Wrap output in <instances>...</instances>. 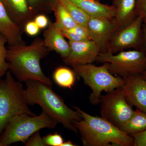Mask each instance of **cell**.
Masks as SVG:
<instances>
[{"label": "cell", "instance_id": "6da1fadb", "mask_svg": "<svg viewBox=\"0 0 146 146\" xmlns=\"http://www.w3.org/2000/svg\"><path fill=\"white\" fill-rule=\"evenodd\" d=\"M50 52L40 38L35 39L29 45L9 46L6 56L9 70L21 82L37 80L52 86V82L45 75L40 64L41 59Z\"/></svg>", "mask_w": 146, "mask_h": 146}, {"label": "cell", "instance_id": "7a4b0ae2", "mask_svg": "<svg viewBox=\"0 0 146 146\" xmlns=\"http://www.w3.org/2000/svg\"><path fill=\"white\" fill-rule=\"evenodd\" d=\"M25 97L28 104L39 105L57 123H61L65 128L72 131L76 135L78 131L74 126L76 120L82 119L81 113L68 107L63 100L53 91L51 85L37 80L25 82Z\"/></svg>", "mask_w": 146, "mask_h": 146}, {"label": "cell", "instance_id": "3957f363", "mask_svg": "<svg viewBox=\"0 0 146 146\" xmlns=\"http://www.w3.org/2000/svg\"><path fill=\"white\" fill-rule=\"evenodd\" d=\"M81 113L82 119L74 123L81 136L83 146H132L134 139L107 120L89 115L76 106L73 107Z\"/></svg>", "mask_w": 146, "mask_h": 146}, {"label": "cell", "instance_id": "277c9868", "mask_svg": "<svg viewBox=\"0 0 146 146\" xmlns=\"http://www.w3.org/2000/svg\"><path fill=\"white\" fill-rule=\"evenodd\" d=\"M5 76L0 80V135L14 116L23 114L35 116L29 107L21 82L15 79L10 71Z\"/></svg>", "mask_w": 146, "mask_h": 146}, {"label": "cell", "instance_id": "5b68a950", "mask_svg": "<svg viewBox=\"0 0 146 146\" xmlns=\"http://www.w3.org/2000/svg\"><path fill=\"white\" fill-rule=\"evenodd\" d=\"M57 123L42 110L38 116L20 114L9 121L0 135V143L8 146L18 142L24 144L36 131L44 128L54 129Z\"/></svg>", "mask_w": 146, "mask_h": 146}, {"label": "cell", "instance_id": "8992f818", "mask_svg": "<svg viewBox=\"0 0 146 146\" xmlns=\"http://www.w3.org/2000/svg\"><path fill=\"white\" fill-rule=\"evenodd\" d=\"M100 66L92 64L73 65V70L76 76L81 78L86 85L92 90L89 100L92 104L100 103L102 92H110L122 86L125 84L124 79L110 72L108 63H105Z\"/></svg>", "mask_w": 146, "mask_h": 146}, {"label": "cell", "instance_id": "52a82bcc", "mask_svg": "<svg viewBox=\"0 0 146 146\" xmlns=\"http://www.w3.org/2000/svg\"><path fill=\"white\" fill-rule=\"evenodd\" d=\"M96 61L108 63L110 72L123 78L146 71V55L141 50H123L116 54L101 52Z\"/></svg>", "mask_w": 146, "mask_h": 146}, {"label": "cell", "instance_id": "ba28073f", "mask_svg": "<svg viewBox=\"0 0 146 146\" xmlns=\"http://www.w3.org/2000/svg\"><path fill=\"white\" fill-rule=\"evenodd\" d=\"M100 103L101 117L119 128L131 117L134 112L127 100L121 86L101 96Z\"/></svg>", "mask_w": 146, "mask_h": 146}, {"label": "cell", "instance_id": "9c48e42d", "mask_svg": "<svg viewBox=\"0 0 146 146\" xmlns=\"http://www.w3.org/2000/svg\"><path fill=\"white\" fill-rule=\"evenodd\" d=\"M144 17L139 16L129 25L116 31L110 40L106 52L112 54L129 48L140 50Z\"/></svg>", "mask_w": 146, "mask_h": 146}, {"label": "cell", "instance_id": "30bf717a", "mask_svg": "<svg viewBox=\"0 0 146 146\" xmlns=\"http://www.w3.org/2000/svg\"><path fill=\"white\" fill-rule=\"evenodd\" d=\"M86 29L91 40L96 42L101 52L107 51V48L117 28L113 19L90 18Z\"/></svg>", "mask_w": 146, "mask_h": 146}, {"label": "cell", "instance_id": "8fae6325", "mask_svg": "<svg viewBox=\"0 0 146 146\" xmlns=\"http://www.w3.org/2000/svg\"><path fill=\"white\" fill-rule=\"evenodd\" d=\"M68 42L70 48V54L63 59L67 65L72 66L92 64L96 60L101 52L99 47L93 40L78 42L69 40Z\"/></svg>", "mask_w": 146, "mask_h": 146}, {"label": "cell", "instance_id": "7c38bea8", "mask_svg": "<svg viewBox=\"0 0 146 146\" xmlns=\"http://www.w3.org/2000/svg\"><path fill=\"white\" fill-rule=\"evenodd\" d=\"M123 79L125 84L121 87L128 102L146 112V80L141 74L133 75Z\"/></svg>", "mask_w": 146, "mask_h": 146}, {"label": "cell", "instance_id": "4fadbf2b", "mask_svg": "<svg viewBox=\"0 0 146 146\" xmlns=\"http://www.w3.org/2000/svg\"><path fill=\"white\" fill-rule=\"evenodd\" d=\"M0 2L23 31L27 23L38 15L30 8L27 0H0Z\"/></svg>", "mask_w": 146, "mask_h": 146}, {"label": "cell", "instance_id": "5bb4252c", "mask_svg": "<svg viewBox=\"0 0 146 146\" xmlns=\"http://www.w3.org/2000/svg\"><path fill=\"white\" fill-rule=\"evenodd\" d=\"M43 35L45 46L50 51H55L63 59L68 57L70 50V44L65 40L62 31L55 27L54 23L49 22Z\"/></svg>", "mask_w": 146, "mask_h": 146}, {"label": "cell", "instance_id": "9a60e30c", "mask_svg": "<svg viewBox=\"0 0 146 146\" xmlns=\"http://www.w3.org/2000/svg\"><path fill=\"white\" fill-rule=\"evenodd\" d=\"M0 33L7 40L9 46L24 44L23 31L12 20L4 6L0 2Z\"/></svg>", "mask_w": 146, "mask_h": 146}, {"label": "cell", "instance_id": "2e32d148", "mask_svg": "<svg viewBox=\"0 0 146 146\" xmlns=\"http://www.w3.org/2000/svg\"><path fill=\"white\" fill-rule=\"evenodd\" d=\"M136 0H112L116 11L114 21L117 31L129 25L136 19Z\"/></svg>", "mask_w": 146, "mask_h": 146}, {"label": "cell", "instance_id": "e0dca14e", "mask_svg": "<svg viewBox=\"0 0 146 146\" xmlns=\"http://www.w3.org/2000/svg\"><path fill=\"white\" fill-rule=\"evenodd\" d=\"M85 12L90 18L113 19L115 8L112 5L104 4L98 0H70Z\"/></svg>", "mask_w": 146, "mask_h": 146}, {"label": "cell", "instance_id": "ac0fdd59", "mask_svg": "<svg viewBox=\"0 0 146 146\" xmlns=\"http://www.w3.org/2000/svg\"><path fill=\"white\" fill-rule=\"evenodd\" d=\"M52 11L55 16L56 21L54 24L58 29L61 31L67 30L77 25L78 24L64 6L57 0H56L53 5Z\"/></svg>", "mask_w": 146, "mask_h": 146}, {"label": "cell", "instance_id": "d6986e66", "mask_svg": "<svg viewBox=\"0 0 146 146\" xmlns=\"http://www.w3.org/2000/svg\"><path fill=\"white\" fill-rule=\"evenodd\" d=\"M119 129L130 136L146 130V112L136 108L133 116Z\"/></svg>", "mask_w": 146, "mask_h": 146}, {"label": "cell", "instance_id": "ffe728a7", "mask_svg": "<svg viewBox=\"0 0 146 146\" xmlns=\"http://www.w3.org/2000/svg\"><path fill=\"white\" fill-rule=\"evenodd\" d=\"M76 74L73 70L66 67H59L53 74L54 80L58 86L72 89L76 80Z\"/></svg>", "mask_w": 146, "mask_h": 146}, {"label": "cell", "instance_id": "44dd1931", "mask_svg": "<svg viewBox=\"0 0 146 146\" xmlns=\"http://www.w3.org/2000/svg\"><path fill=\"white\" fill-rule=\"evenodd\" d=\"M68 11L77 24L86 28L90 17L82 9L70 0H57Z\"/></svg>", "mask_w": 146, "mask_h": 146}, {"label": "cell", "instance_id": "7402d4cb", "mask_svg": "<svg viewBox=\"0 0 146 146\" xmlns=\"http://www.w3.org/2000/svg\"><path fill=\"white\" fill-rule=\"evenodd\" d=\"M7 43L5 36L0 33V80L5 76L9 70V67L6 60L7 48L5 44Z\"/></svg>", "mask_w": 146, "mask_h": 146}, {"label": "cell", "instance_id": "603a6c76", "mask_svg": "<svg viewBox=\"0 0 146 146\" xmlns=\"http://www.w3.org/2000/svg\"><path fill=\"white\" fill-rule=\"evenodd\" d=\"M30 8L38 15L39 12L52 10L56 0H27Z\"/></svg>", "mask_w": 146, "mask_h": 146}, {"label": "cell", "instance_id": "cb8c5ba5", "mask_svg": "<svg viewBox=\"0 0 146 146\" xmlns=\"http://www.w3.org/2000/svg\"><path fill=\"white\" fill-rule=\"evenodd\" d=\"M43 139L47 146H61L64 142L61 135L57 133L48 134Z\"/></svg>", "mask_w": 146, "mask_h": 146}, {"label": "cell", "instance_id": "d4e9b609", "mask_svg": "<svg viewBox=\"0 0 146 146\" xmlns=\"http://www.w3.org/2000/svg\"><path fill=\"white\" fill-rule=\"evenodd\" d=\"M24 144L26 146H47L40 135L39 131L31 136Z\"/></svg>", "mask_w": 146, "mask_h": 146}, {"label": "cell", "instance_id": "484cf974", "mask_svg": "<svg viewBox=\"0 0 146 146\" xmlns=\"http://www.w3.org/2000/svg\"><path fill=\"white\" fill-rule=\"evenodd\" d=\"M131 136L134 139L133 146H146V130Z\"/></svg>", "mask_w": 146, "mask_h": 146}, {"label": "cell", "instance_id": "4316f807", "mask_svg": "<svg viewBox=\"0 0 146 146\" xmlns=\"http://www.w3.org/2000/svg\"><path fill=\"white\" fill-rule=\"evenodd\" d=\"M69 30L84 39L91 40L87 29L82 26L78 24L76 26Z\"/></svg>", "mask_w": 146, "mask_h": 146}, {"label": "cell", "instance_id": "83f0119b", "mask_svg": "<svg viewBox=\"0 0 146 146\" xmlns=\"http://www.w3.org/2000/svg\"><path fill=\"white\" fill-rule=\"evenodd\" d=\"M40 30L39 27L34 21H30L27 23L25 28V31L26 33L30 35L35 36L38 34Z\"/></svg>", "mask_w": 146, "mask_h": 146}, {"label": "cell", "instance_id": "f1b7e54d", "mask_svg": "<svg viewBox=\"0 0 146 146\" xmlns=\"http://www.w3.org/2000/svg\"><path fill=\"white\" fill-rule=\"evenodd\" d=\"M135 13L136 16L144 17L146 15V0H136Z\"/></svg>", "mask_w": 146, "mask_h": 146}, {"label": "cell", "instance_id": "f546056e", "mask_svg": "<svg viewBox=\"0 0 146 146\" xmlns=\"http://www.w3.org/2000/svg\"><path fill=\"white\" fill-rule=\"evenodd\" d=\"M62 31L64 36L65 38L69 39V41L78 42L89 40H86V39L80 37L70 30L62 31Z\"/></svg>", "mask_w": 146, "mask_h": 146}, {"label": "cell", "instance_id": "4dcf8cb0", "mask_svg": "<svg viewBox=\"0 0 146 146\" xmlns=\"http://www.w3.org/2000/svg\"><path fill=\"white\" fill-rule=\"evenodd\" d=\"M34 21L40 29L45 28L49 23L46 16L43 14L37 15L35 18Z\"/></svg>", "mask_w": 146, "mask_h": 146}, {"label": "cell", "instance_id": "1f68e13d", "mask_svg": "<svg viewBox=\"0 0 146 146\" xmlns=\"http://www.w3.org/2000/svg\"><path fill=\"white\" fill-rule=\"evenodd\" d=\"M146 55V25L143 23L142 25V40L140 50Z\"/></svg>", "mask_w": 146, "mask_h": 146}, {"label": "cell", "instance_id": "d6a6232c", "mask_svg": "<svg viewBox=\"0 0 146 146\" xmlns=\"http://www.w3.org/2000/svg\"><path fill=\"white\" fill-rule=\"evenodd\" d=\"M77 146L75 144H74L72 142L70 141H66V142H63L62 145L61 146Z\"/></svg>", "mask_w": 146, "mask_h": 146}, {"label": "cell", "instance_id": "836d02e7", "mask_svg": "<svg viewBox=\"0 0 146 146\" xmlns=\"http://www.w3.org/2000/svg\"><path fill=\"white\" fill-rule=\"evenodd\" d=\"M141 75H142L143 78L145 80H146V72H144L143 74H141Z\"/></svg>", "mask_w": 146, "mask_h": 146}, {"label": "cell", "instance_id": "e575fe53", "mask_svg": "<svg viewBox=\"0 0 146 146\" xmlns=\"http://www.w3.org/2000/svg\"><path fill=\"white\" fill-rule=\"evenodd\" d=\"M143 23L146 25V15L144 16L143 19Z\"/></svg>", "mask_w": 146, "mask_h": 146}, {"label": "cell", "instance_id": "d590c367", "mask_svg": "<svg viewBox=\"0 0 146 146\" xmlns=\"http://www.w3.org/2000/svg\"><path fill=\"white\" fill-rule=\"evenodd\" d=\"M0 146H3V145H2V144H1V143H0Z\"/></svg>", "mask_w": 146, "mask_h": 146}, {"label": "cell", "instance_id": "8d00e7d4", "mask_svg": "<svg viewBox=\"0 0 146 146\" xmlns=\"http://www.w3.org/2000/svg\"><path fill=\"white\" fill-rule=\"evenodd\" d=\"M98 1H100V0H98Z\"/></svg>", "mask_w": 146, "mask_h": 146}]
</instances>
